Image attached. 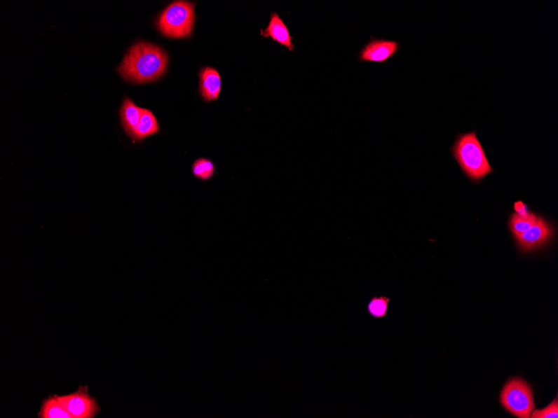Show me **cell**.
<instances>
[{
  "instance_id": "7",
  "label": "cell",
  "mask_w": 558,
  "mask_h": 418,
  "mask_svg": "<svg viewBox=\"0 0 558 418\" xmlns=\"http://www.w3.org/2000/svg\"><path fill=\"white\" fill-rule=\"evenodd\" d=\"M552 235V226L542 217H538V221L529 230L515 238L519 249L522 252H529L547 244Z\"/></svg>"
},
{
  "instance_id": "9",
  "label": "cell",
  "mask_w": 558,
  "mask_h": 418,
  "mask_svg": "<svg viewBox=\"0 0 558 418\" xmlns=\"http://www.w3.org/2000/svg\"><path fill=\"white\" fill-rule=\"evenodd\" d=\"M200 93L204 100L211 102L219 97L221 77L215 69L206 67L200 72Z\"/></svg>"
},
{
  "instance_id": "12",
  "label": "cell",
  "mask_w": 558,
  "mask_h": 418,
  "mask_svg": "<svg viewBox=\"0 0 558 418\" xmlns=\"http://www.w3.org/2000/svg\"><path fill=\"white\" fill-rule=\"evenodd\" d=\"M38 417L40 418H72L58 395L49 396L46 399L43 400Z\"/></svg>"
},
{
  "instance_id": "17",
  "label": "cell",
  "mask_w": 558,
  "mask_h": 418,
  "mask_svg": "<svg viewBox=\"0 0 558 418\" xmlns=\"http://www.w3.org/2000/svg\"><path fill=\"white\" fill-rule=\"evenodd\" d=\"M514 209L519 215H525L529 213V207L522 202H517L514 204Z\"/></svg>"
},
{
  "instance_id": "11",
  "label": "cell",
  "mask_w": 558,
  "mask_h": 418,
  "mask_svg": "<svg viewBox=\"0 0 558 418\" xmlns=\"http://www.w3.org/2000/svg\"><path fill=\"white\" fill-rule=\"evenodd\" d=\"M159 132L160 126L154 113L147 110V109H143L141 119H140L137 128L135 130L132 139L141 142L147 137L154 136V134Z\"/></svg>"
},
{
  "instance_id": "3",
  "label": "cell",
  "mask_w": 558,
  "mask_h": 418,
  "mask_svg": "<svg viewBox=\"0 0 558 418\" xmlns=\"http://www.w3.org/2000/svg\"><path fill=\"white\" fill-rule=\"evenodd\" d=\"M195 4L175 1L161 12L156 26L163 36L172 39L189 38L193 34Z\"/></svg>"
},
{
  "instance_id": "8",
  "label": "cell",
  "mask_w": 558,
  "mask_h": 418,
  "mask_svg": "<svg viewBox=\"0 0 558 418\" xmlns=\"http://www.w3.org/2000/svg\"><path fill=\"white\" fill-rule=\"evenodd\" d=\"M261 36L266 38H271L273 41L279 43L283 46H285L290 51L294 50L293 43V38L287 29L286 25L277 14V13H272L270 17V21L267 27L261 30Z\"/></svg>"
},
{
  "instance_id": "2",
  "label": "cell",
  "mask_w": 558,
  "mask_h": 418,
  "mask_svg": "<svg viewBox=\"0 0 558 418\" xmlns=\"http://www.w3.org/2000/svg\"><path fill=\"white\" fill-rule=\"evenodd\" d=\"M451 151L462 172L472 182L481 181L494 172L477 137L476 130L456 136Z\"/></svg>"
},
{
  "instance_id": "13",
  "label": "cell",
  "mask_w": 558,
  "mask_h": 418,
  "mask_svg": "<svg viewBox=\"0 0 558 418\" xmlns=\"http://www.w3.org/2000/svg\"><path fill=\"white\" fill-rule=\"evenodd\" d=\"M538 217L531 212L525 215H519L517 213L512 214L509 220V228L514 237H517L519 235L526 232L538 221Z\"/></svg>"
},
{
  "instance_id": "16",
  "label": "cell",
  "mask_w": 558,
  "mask_h": 418,
  "mask_svg": "<svg viewBox=\"0 0 558 418\" xmlns=\"http://www.w3.org/2000/svg\"><path fill=\"white\" fill-rule=\"evenodd\" d=\"M533 418H557L558 417V403L557 398L542 410H536L531 414Z\"/></svg>"
},
{
  "instance_id": "15",
  "label": "cell",
  "mask_w": 558,
  "mask_h": 418,
  "mask_svg": "<svg viewBox=\"0 0 558 418\" xmlns=\"http://www.w3.org/2000/svg\"><path fill=\"white\" fill-rule=\"evenodd\" d=\"M193 176L198 179L207 181L215 175V167L210 160L200 158L193 165Z\"/></svg>"
},
{
  "instance_id": "4",
  "label": "cell",
  "mask_w": 558,
  "mask_h": 418,
  "mask_svg": "<svg viewBox=\"0 0 558 418\" xmlns=\"http://www.w3.org/2000/svg\"><path fill=\"white\" fill-rule=\"evenodd\" d=\"M501 403L511 414L519 418H529L535 409L533 390L522 379H511L501 391Z\"/></svg>"
},
{
  "instance_id": "5",
  "label": "cell",
  "mask_w": 558,
  "mask_h": 418,
  "mask_svg": "<svg viewBox=\"0 0 558 418\" xmlns=\"http://www.w3.org/2000/svg\"><path fill=\"white\" fill-rule=\"evenodd\" d=\"M72 418H94L100 412L97 399L89 394L88 386H81L75 393L60 396Z\"/></svg>"
},
{
  "instance_id": "10",
  "label": "cell",
  "mask_w": 558,
  "mask_h": 418,
  "mask_svg": "<svg viewBox=\"0 0 558 418\" xmlns=\"http://www.w3.org/2000/svg\"><path fill=\"white\" fill-rule=\"evenodd\" d=\"M143 109L135 104L132 99L125 97L120 109L121 124L128 136L132 139L135 130L142 115Z\"/></svg>"
},
{
  "instance_id": "6",
  "label": "cell",
  "mask_w": 558,
  "mask_h": 418,
  "mask_svg": "<svg viewBox=\"0 0 558 418\" xmlns=\"http://www.w3.org/2000/svg\"><path fill=\"white\" fill-rule=\"evenodd\" d=\"M398 41L370 37V41L361 48L359 60L367 63H386L398 53Z\"/></svg>"
},
{
  "instance_id": "14",
  "label": "cell",
  "mask_w": 558,
  "mask_h": 418,
  "mask_svg": "<svg viewBox=\"0 0 558 418\" xmlns=\"http://www.w3.org/2000/svg\"><path fill=\"white\" fill-rule=\"evenodd\" d=\"M390 300L387 297H373L367 307L369 314L376 319H383L387 316Z\"/></svg>"
},
{
  "instance_id": "1",
  "label": "cell",
  "mask_w": 558,
  "mask_h": 418,
  "mask_svg": "<svg viewBox=\"0 0 558 418\" xmlns=\"http://www.w3.org/2000/svg\"><path fill=\"white\" fill-rule=\"evenodd\" d=\"M168 64V56L163 48L148 42H139L130 48L117 69L126 81L145 84L163 77Z\"/></svg>"
}]
</instances>
